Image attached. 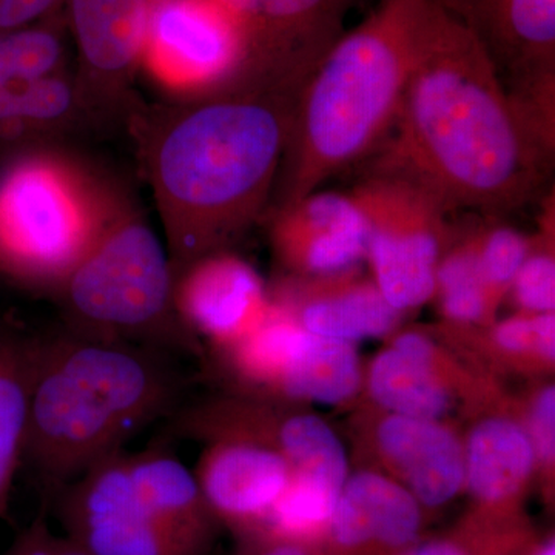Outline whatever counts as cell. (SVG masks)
Instances as JSON below:
<instances>
[{
    "mask_svg": "<svg viewBox=\"0 0 555 555\" xmlns=\"http://www.w3.org/2000/svg\"><path fill=\"white\" fill-rule=\"evenodd\" d=\"M443 17L436 0H383L339 38L295 102L273 192L276 208L374 153Z\"/></svg>",
    "mask_w": 555,
    "mask_h": 555,
    "instance_id": "4",
    "label": "cell"
},
{
    "mask_svg": "<svg viewBox=\"0 0 555 555\" xmlns=\"http://www.w3.org/2000/svg\"><path fill=\"white\" fill-rule=\"evenodd\" d=\"M360 382L353 343L321 337L301 327L275 393L295 400L338 404L356 396Z\"/></svg>",
    "mask_w": 555,
    "mask_h": 555,
    "instance_id": "24",
    "label": "cell"
},
{
    "mask_svg": "<svg viewBox=\"0 0 555 555\" xmlns=\"http://www.w3.org/2000/svg\"><path fill=\"white\" fill-rule=\"evenodd\" d=\"M276 451L286 456L295 477L341 495L349 478L345 448L320 416L284 414Z\"/></svg>",
    "mask_w": 555,
    "mask_h": 555,
    "instance_id": "25",
    "label": "cell"
},
{
    "mask_svg": "<svg viewBox=\"0 0 555 555\" xmlns=\"http://www.w3.org/2000/svg\"><path fill=\"white\" fill-rule=\"evenodd\" d=\"M142 61L190 96L225 90L241 67L238 31L218 0H153Z\"/></svg>",
    "mask_w": 555,
    "mask_h": 555,
    "instance_id": "11",
    "label": "cell"
},
{
    "mask_svg": "<svg viewBox=\"0 0 555 555\" xmlns=\"http://www.w3.org/2000/svg\"><path fill=\"white\" fill-rule=\"evenodd\" d=\"M235 24L241 67L233 87L297 101L321 61L345 35L353 0H218Z\"/></svg>",
    "mask_w": 555,
    "mask_h": 555,
    "instance_id": "9",
    "label": "cell"
},
{
    "mask_svg": "<svg viewBox=\"0 0 555 555\" xmlns=\"http://www.w3.org/2000/svg\"><path fill=\"white\" fill-rule=\"evenodd\" d=\"M436 350L422 334L408 332L375 358L369 389L390 414L438 420L451 408V396L438 377Z\"/></svg>",
    "mask_w": 555,
    "mask_h": 555,
    "instance_id": "22",
    "label": "cell"
},
{
    "mask_svg": "<svg viewBox=\"0 0 555 555\" xmlns=\"http://www.w3.org/2000/svg\"><path fill=\"white\" fill-rule=\"evenodd\" d=\"M298 278L281 287L275 306L310 334L356 343L385 337L400 321V310L386 301L374 281L360 280L356 269Z\"/></svg>",
    "mask_w": 555,
    "mask_h": 555,
    "instance_id": "18",
    "label": "cell"
},
{
    "mask_svg": "<svg viewBox=\"0 0 555 555\" xmlns=\"http://www.w3.org/2000/svg\"><path fill=\"white\" fill-rule=\"evenodd\" d=\"M367 159V173L412 182L448 214L496 219L531 203L554 164L526 133L483 46L447 11Z\"/></svg>",
    "mask_w": 555,
    "mask_h": 555,
    "instance_id": "1",
    "label": "cell"
},
{
    "mask_svg": "<svg viewBox=\"0 0 555 555\" xmlns=\"http://www.w3.org/2000/svg\"><path fill=\"white\" fill-rule=\"evenodd\" d=\"M408 555H477L469 543L463 539H440L427 542L425 545H416Z\"/></svg>",
    "mask_w": 555,
    "mask_h": 555,
    "instance_id": "33",
    "label": "cell"
},
{
    "mask_svg": "<svg viewBox=\"0 0 555 555\" xmlns=\"http://www.w3.org/2000/svg\"><path fill=\"white\" fill-rule=\"evenodd\" d=\"M349 195L366 221V259L386 301L403 312L436 297L438 262L451 240L443 206L389 175L366 173Z\"/></svg>",
    "mask_w": 555,
    "mask_h": 555,
    "instance_id": "8",
    "label": "cell"
},
{
    "mask_svg": "<svg viewBox=\"0 0 555 555\" xmlns=\"http://www.w3.org/2000/svg\"><path fill=\"white\" fill-rule=\"evenodd\" d=\"M36 335L14 317L0 318V518L24 465Z\"/></svg>",
    "mask_w": 555,
    "mask_h": 555,
    "instance_id": "23",
    "label": "cell"
},
{
    "mask_svg": "<svg viewBox=\"0 0 555 555\" xmlns=\"http://www.w3.org/2000/svg\"><path fill=\"white\" fill-rule=\"evenodd\" d=\"M476 36L503 87L555 75V0H436Z\"/></svg>",
    "mask_w": 555,
    "mask_h": 555,
    "instance_id": "16",
    "label": "cell"
},
{
    "mask_svg": "<svg viewBox=\"0 0 555 555\" xmlns=\"http://www.w3.org/2000/svg\"><path fill=\"white\" fill-rule=\"evenodd\" d=\"M65 11L0 33V159L47 150L93 116L68 72Z\"/></svg>",
    "mask_w": 555,
    "mask_h": 555,
    "instance_id": "7",
    "label": "cell"
},
{
    "mask_svg": "<svg viewBox=\"0 0 555 555\" xmlns=\"http://www.w3.org/2000/svg\"><path fill=\"white\" fill-rule=\"evenodd\" d=\"M129 467L142 503L167 531L203 555H211L219 524L195 473L158 444L129 454Z\"/></svg>",
    "mask_w": 555,
    "mask_h": 555,
    "instance_id": "21",
    "label": "cell"
},
{
    "mask_svg": "<svg viewBox=\"0 0 555 555\" xmlns=\"http://www.w3.org/2000/svg\"><path fill=\"white\" fill-rule=\"evenodd\" d=\"M167 248L147 222L112 215L53 298L72 334L129 343L170 356L199 353V339L179 320Z\"/></svg>",
    "mask_w": 555,
    "mask_h": 555,
    "instance_id": "5",
    "label": "cell"
},
{
    "mask_svg": "<svg viewBox=\"0 0 555 555\" xmlns=\"http://www.w3.org/2000/svg\"><path fill=\"white\" fill-rule=\"evenodd\" d=\"M529 438L535 459L543 465H553L555 455V390L547 386L540 390L529 415Z\"/></svg>",
    "mask_w": 555,
    "mask_h": 555,
    "instance_id": "30",
    "label": "cell"
},
{
    "mask_svg": "<svg viewBox=\"0 0 555 555\" xmlns=\"http://www.w3.org/2000/svg\"><path fill=\"white\" fill-rule=\"evenodd\" d=\"M49 503L65 535L91 555H203L167 531L142 503L129 452L102 460L62 486Z\"/></svg>",
    "mask_w": 555,
    "mask_h": 555,
    "instance_id": "10",
    "label": "cell"
},
{
    "mask_svg": "<svg viewBox=\"0 0 555 555\" xmlns=\"http://www.w3.org/2000/svg\"><path fill=\"white\" fill-rule=\"evenodd\" d=\"M295 102L240 87L190 96L147 120L142 155L173 273L228 250L261 217Z\"/></svg>",
    "mask_w": 555,
    "mask_h": 555,
    "instance_id": "2",
    "label": "cell"
},
{
    "mask_svg": "<svg viewBox=\"0 0 555 555\" xmlns=\"http://www.w3.org/2000/svg\"><path fill=\"white\" fill-rule=\"evenodd\" d=\"M236 555H318V551L309 543L262 531L240 537Z\"/></svg>",
    "mask_w": 555,
    "mask_h": 555,
    "instance_id": "32",
    "label": "cell"
},
{
    "mask_svg": "<svg viewBox=\"0 0 555 555\" xmlns=\"http://www.w3.org/2000/svg\"><path fill=\"white\" fill-rule=\"evenodd\" d=\"M272 221L278 257L298 276L349 272L367 257L366 221L345 193L317 190L276 208Z\"/></svg>",
    "mask_w": 555,
    "mask_h": 555,
    "instance_id": "15",
    "label": "cell"
},
{
    "mask_svg": "<svg viewBox=\"0 0 555 555\" xmlns=\"http://www.w3.org/2000/svg\"><path fill=\"white\" fill-rule=\"evenodd\" d=\"M195 476L219 526H228L240 539L264 531L292 467L276 449L218 440L201 456Z\"/></svg>",
    "mask_w": 555,
    "mask_h": 555,
    "instance_id": "14",
    "label": "cell"
},
{
    "mask_svg": "<svg viewBox=\"0 0 555 555\" xmlns=\"http://www.w3.org/2000/svg\"><path fill=\"white\" fill-rule=\"evenodd\" d=\"M173 276L179 320L190 334L210 339L217 349L248 334L270 308L257 270L229 250L196 259Z\"/></svg>",
    "mask_w": 555,
    "mask_h": 555,
    "instance_id": "13",
    "label": "cell"
},
{
    "mask_svg": "<svg viewBox=\"0 0 555 555\" xmlns=\"http://www.w3.org/2000/svg\"><path fill=\"white\" fill-rule=\"evenodd\" d=\"M554 201L545 207L543 238L532 240L531 251L518 269L511 288L514 299L526 313H551L555 308V259L550 240H553Z\"/></svg>",
    "mask_w": 555,
    "mask_h": 555,
    "instance_id": "28",
    "label": "cell"
},
{
    "mask_svg": "<svg viewBox=\"0 0 555 555\" xmlns=\"http://www.w3.org/2000/svg\"><path fill=\"white\" fill-rule=\"evenodd\" d=\"M153 0H65L78 80L91 115L116 112L144 60Z\"/></svg>",
    "mask_w": 555,
    "mask_h": 555,
    "instance_id": "12",
    "label": "cell"
},
{
    "mask_svg": "<svg viewBox=\"0 0 555 555\" xmlns=\"http://www.w3.org/2000/svg\"><path fill=\"white\" fill-rule=\"evenodd\" d=\"M64 5L65 0H0V33L38 24Z\"/></svg>",
    "mask_w": 555,
    "mask_h": 555,
    "instance_id": "31",
    "label": "cell"
},
{
    "mask_svg": "<svg viewBox=\"0 0 555 555\" xmlns=\"http://www.w3.org/2000/svg\"><path fill=\"white\" fill-rule=\"evenodd\" d=\"M436 295L448 320L473 324L492 315L500 299L492 294L481 273L470 233L444 250L438 262Z\"/></svg>",
    "mask_w": 555,
    "mask_h": 555,
    "instance_id": "26",
    "label": "cell"
},
{
    "mask_svg": "<svg viewBox=\"0 0 555 555\" xmlns=\"http://www.w3.org/2000/svg\"><path fill=\"white\" fill-rule=\"evenodd\" d=\"M465 456V485L480 506L469 526L486 534H517L513 506L537 462L528 433L513 420H485L470 433Z\"/></svg>",
    "mask_w": 555,
    "mask_h": 555,
    "instance_id": "19",
    "label": "cell"
},
{
    "mask_svg": "<svg viewBox=\"0 0 555 555\" xmlns=\"http://www.w3.org/2000/svg\"><path fill=\"white\" fill-rule=\"evenodd\" d=\"M494 341L500 349L516 356H535L553 363L555 352V320L551 313H526L511 318L494 328Z\"/></svg>",
    "mask_w": 555,
    "mask_h": 555,
    "instance_id": "29",
    "label": "cell"
},
{
    "mask_svg": "<svg viewBox=\"0 0 555 555\" xmlns=\"http://www.w3.org/2000/svg\"><path fill=\"white\" fill-rule=\"evenodd\" d=\"M109 217L47 150L0 159V278L53 295Z\"/></svg>",
    "mask_w": 555,
    "mask_h": 555,
    "instance_id": "6",
    "label": "cell"
},
{
    "mask_svg": "<svg viewBox=\"0 0 555 555\" xmlns=\"http://www.w3.org/2000/svg\"><path fill=\"white\" fill-rule=\"evenodd\" d=\"M528 555H555V543L553 537L546 539L545 542L534 546Z\"/></svg>",
    "mask_w": 555,
    "mask_h": 555,
    "instance_id": "35",
    "label": "cell"
},
{
    "mask_svg": "<svg viewBox=\"0 0 555 555\" xmlns=\"http://www.w3.org/2000/svg\"><path fill=\"white\" fill-rule=\"evenodd\" d=\"M469 233L486 284L496 298L502 299L531 251L532 240L500 222L480 225Z\"/></svg>",
    "mask_w": 555,
    "mask_h": 555,
    "instance_id": "27",
    "label": "cell"
},
{
    "mask_svg": "<svg viewBox=\"0 0 555 555\" xmlns=\"http://www.w3.org/2000/svg\"><path fill=\"white\" fill-rule=\"evenodd\" d=\"M377 440L420 506H444L465 486V448L437 420L390 414L379 423Z\"/></svg>",
    "mask_w": 555,
    "mask_h": 555,
    "instance_id": "20",
    "label": "cell"
},
{
    "mask_svg": "<svg viewBox=\"0 0 555 555\" xmlns=\"http://www.w3.org/2000/svg\"><path fill=\"white\" fill-rule=\"evenodd\" d=\"M54 555H91L86 547L76 543L75 540L69 539V537L64 535L57 539L56 554Z\"/></svg>",
    "mask_w": 555,
    "mask_h": 555,
    "instance_id": "34",
    "label": "cell"
},
{
    "mask_svg": "<svg viewBox=\"0 0 555 555\" xmlns=\"http://www.w3.org/2000/svg\"><path fill=\"white\" fill-rule=\"evenodd\" d=\"M422 525V506L403 485L357 473L347 478L318 555H408Z\"/></svg>",
    "mask_w": 555,
    "mask_h": 555,
    "instance_id": "17",
    "label": "cell"
},
{
    "mask_svg": "<svg viewBox=\"0 0 555 555\" xmlns=\"http://www.w3.org/2000/svg\"><path fill=\"white\" fill-rule=\"evenodd\" d=\"M175 357L62 326L36 335L24 465L47 502L155 420L182 406Z\"/></svg>",
    "mask_w": 555,
    "mask_h": 555,
    "instance_id": "3",
    "label": "cell"
}]
</instances>
